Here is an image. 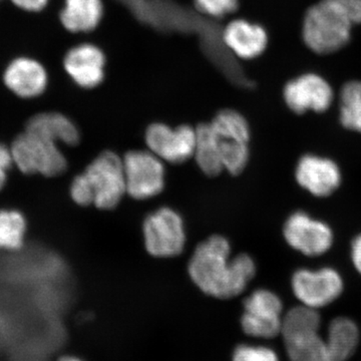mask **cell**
Returning <instances> with one entry per match:
<instances>
[{
    "instance_id": "6",
    "label": "cell",
    "mask_w": 361,
    "mask_h": 361,
    "mask_svg": "<svg viewBox=\"0 0 361 361\" xmlns=\"http://www.w3.org/2000/svg\"><path fill=\"white\" fill-rule=\"evenodd\" d=\"M142 234L146 250L154 257H175L182 253L186 244L184 220L169 207H161L147 216Z\"/></svg>"
},
{
    "instance_id": "13",
    "label": "cell",
    "mask_w": 361,
    "mask_h": 361,
    "mask_svg": "<svg viewBox=\"0 0 361 361\" xmlns=\"http://www.w3.org/2000/svg\"><path fill=\"white\" fill-rule=\"evenodd\" d=\"M63 68L78 87L85 90L97 89L106 80L108 56L99 45L82 42L66 52Z\"/></svg>"
},
{
    "instance_id": "27",
    "label": "cell",
    "mask_w": 361,
    "mask_h": 361,
    "mask_svg": "<svg viewBox=\"0 0 361 361\" xmlns=\"http://www.w3.org/2000/svg\"><path fill=\"white\" fill-rule=\"evenodd\" d=\"M13 161L11 149L0 142V191L4 189L7 182V173L13 167Z\"/></svg>"
},
{
    "instance_id": "14",
    "label": "cell",
    "mask_w": 361,
    "mask_h": 361,
    "mask_svg": "<svg viewBox=\"0 0 361 361\" xmlns=\"http://www.w3.org/2000/svg\"><path fill=\"white\" fill-rule=\"evenodd\" d=\"M221 42L235 58L249 61L264 54L269 35L260 23L247 18H234L223 27Z\"/></svg>"
},
{
    "instance_id": "29",
    "label": "cell",
    "mask_w": 361,
    "mask_h": 361,
    "mask_svg": "<svg viewBox=\"0 0 361 361\" xmlns=\"http://www.w3.org/2000/svg\"><path fill=\"white\" fill-rule=\"evenodd\" d=\"M350 257L355 270L361 275V234L351 242Z\"/></svg>"
},
{
    "instance_id": "23",
    "label": "cell",
    "mask_w": 361,
    "mask_h": 361,
    "mask_svg": "<svg viewBox=\"0 0 361 361\" xmlns=\"http://www.w3.org/2000/svg\"><path fill=\"white\" fill-rule=\"evenodd\" d=\"M25 216L18 210H0V250H20L25 243L26 235Z\"/></svg>"
},
{
    "instance_id": "1",
    "label": "cell",
    "mask_w": 361,
    "mask_h": 361,
    "mask_svg": "<svg viewBox=\"0 0 361 361\" xmlns=\"http://www.w3.org/2000/svg\"><path fill=\"white\" fill-rule=\"evenodd\" d=\"M251 256L239 254L231 258V244L221 235H214L197 247L188 265L192 281L207 295L234 298L243 293L256 275Z\"/></svg>"
},
{
    "instance_id": "26",
    "label": "cell",
    "mask_w": 361,
    "mask_h": 361,
    "mask_svg": "<svg viewBox=\"0 0 361 361\" xmlns=\"http://www.w3.org/2000/svg\"><path fill=\"white\" fill-rule=\"evenodd\" d=\"M70 194L73 201L78 206L92 205V192H90L89 183L82 173L78 175L71 182Z\"/></svg>"
},
{
    "instance_id": "18",
    "label": "cell",
    "mask_w": 361,
    "mask_h": 361,
    "mask_svg": "<svg viewBox=\"0 0 361 361\" xmlns=\"http://www.w3.org/2000/svg\"><path fill=\"white\" fill-rule=\"evenodd\" d=\"M318 331L319 327H306L281 332L291 361H330L326 341Z\"/></svg>"
},
{
    "instance_id": "10",
    "label": "cell",
    "mask_w": 361,
    "mask_h": 361,
    "mask_svg": "<svg viewBox=\"0 0 361 361\" xmlns=\"http://www.w3.org/2000/svg\"><path fill=\"white\" fill-rule=\"evenodd\" d=\"M284 103L297 115L324 113L334 102V87L322 75L316 73H304L291 78L284 85Z\"/></svg>"
},
{
    "instance_id": "28",
    "label": "cell",
    "mask_w": 361,
    "mask_h": 361,
    "mask_svg": "<svg viewBox=\"0 0 361 361\" xmlns=\"http://www.w3.org/2000/svg\"><path fill=\"white\" fill-rule=\"evenodd\" d=\"M11 1L23 11H32V13L42 11L49 4V0H11Z\"/></svg>"
},
{
    "instance_id": "21",
    "label": "cell",
    "mask_w": 361,
    "mask_h": 361,
    "mask_svg": "<svg viewBox=\"0 0 361 361\" xmlns=\"http://www.w3.org/2000/svg\"><path fill=\"white\" fill-rule=\"evenodd\" d=\"M193 158L202 172L209 177H216L224 171L217 141L209 123H202L196 128Z\"/></svg>"
},
{
    "instance_id": "5",
    "label": "cell",
    "mask_w": 361,
    "mask_h": 361,
    "mask_svg": "<svg viewBox=\"0 0 361 361\" xmlns=\"http://www.w3.org/2000/svg\"><path fill=\"white\" fill-rule=\"evenodd\" d=\"M92 195V205L101 210H113L127 194L123 159L115 152L99 154L85 172Z\"/></svg>"
},
{
    "instance_id": "11",
    "label": "cell",
    "mask_w": 361,
    "mask_h": 361,
    "mask_svg": "<svg viewBox=\"0 0 361 361\" xmlns=\"http://www.w3.org/2000/svg\"><path fill=\"white\" fill-rule=\"evenodd\" d=\"M283 236L292 249L308 257L323 255L331 249L334 242L330 226L303 211H297L287 218Z\"/></svg>"
},
{
    "instance_id": "7",
    "label": "cell",
    "mask_w": 361,
    "mask_h": 361,
    "mask_svg": "<svg viewBox=\"0 0 361 361\" xmlns=\"http://www.w3.org/2000/svg\"><path fill=\"white\" fill-rule=\"evenodd\" d=\"M127 194L135 200H148L165 188V166L149 149H134L123 158Z\"/></svg>"
},
{
    "instance_id": "16",
    "label": "cell",
    "mask_w": 361,
    "mask_h": 361,
    "mask_svg": "<svg viewBox=\"0 0 361 361\" xmlns=\"http://www.w3.org/2000/svg\"><path fill=\"white\" fill-rule=\"evenodd\" d=\"M4 80L6 87L23 99L39 97L49 82L44 66L30 58H18L11 61L4 71Z\"/></svg>"
},
{
    "instance_id": "2",
    "label": "cell",
    "mask_w": 361,
    "mask_h": 361,
    "mask_svg": "<svg viewBox=\"0 0 361 361\" xmlns=\"http://www.w3.org/2000/svg\"><path fill=\"white\" fill-rule=\"evenodd\" d=\"M361 25V0H319L307 9L302 39L307 49L326 56L344 49Z\"/></svg>"
},
{
    "instance_id": "22",
    "label": "cell",
    "mask_w": 361,
    "mask_h": 361,
    "mask_svg": "<svg viewBox=\"0 0 361 361\" xmlns=\"http://www.w3.org/2000/svg\"><path fill=\"white\" fill-rule=\"evenodd\" d=\"M339 121L346 130L361 134V80H349L339 92Z\"/></svg>"
},
{
    "instance_id": "17",
    "label": "cell",
    "mask_w": 361,
    "mask_h": 361,
    "mask_svg": "<svg viewBox=\"0 0 361 361\" xmlns=\"http://www.w3.org/2000/svg\"><path fill=\"white\" fill-rule=\"evenodd\" d=\"M104 13L103 0H65L59 20L68 32L90 33L102 25Z\"/></svg>"
},
{
    "instance_id": "8",
    "label": "cell",
    "mask_w": 361,
    "mask_h": 361,
    "mask_svg": "<svg viewBox=\"0 0 361 361\" xmlns=\"http://www.w3.org/2000/svg\"><path fill=\"white\" fill-rule=\"evenodd\" d=\"M291 288L301 305L317 310L334 302L341 295L344 282L341 273L334 268H301L292 275Z\"/></svg>"
},
{
    "instance_id": "20",
    "label": "cell",
    "mask_w": 361,
    "mask_h": 361,
    "mask_svg": "<svg viewBox=\"0 0 361 361\" xmlns=\"http://www.w3.org/2000/svg\"><path fill=\"white\" fill-rule=\"evenodd\" d=\"M330 361H346L355 353L360 330L353 320L346 317H337L329 327V336L325 339Z\"/></svg>"
},
{
    "instance_id": "30",
    "label": "cell",
    "mask_w": 361,
    "mask_h": 361,
    "mask_svg": "<svg viewBox=\"0 0 361 361\" xmlns=\"http://www.w3.org/2000/svg\"><path fill=\"white\" fill-rule=\"evenodd\" d=\"M56 361H85V360H80V358L77 357V356L66 355V356H61V357L59 358V360Z\"/></svg>"
},
{
    "instance_id": "19",
    "label": "cell",
    "mask_w": 361,
    "mask_h": 361,
    "mask_svg": "<svg viewBox=\"0 0 361 361\" xmlns=\"http://www.w3.org/2000/svg\"><path fill=\"white\" fill-rule=\"evenodd\" d=\"M25 130L66 146H75L80 139L77 125L63 114L54 111L33 116L26 123Z\"/></svg>"
},
{
    "instance_id": "24",
    "label": "cell",
    "mask_w": 361,
    "mask_h": 361,
    "mask_svg": "<svg viewBox=\"0 0 361 361\" xmlns=\"http://www.w3.org/2000/svg\"><path fill=\"white\" fill-rule=\"evenodd\" d=\"M198 13L211 18H224L239 9V0H193Z\"/></svg>"
},
{
    "instance_id": "12",
    "label": "cell",
    "mask_w": 361,
    "mask_h": 361,
    "mask_svg": "<svg viewBox=\"0 0 361 361\" xmlns=\"http://www.w3.org/2000/svg\"><path fill=\"white\" fill-rule=\"evenodd\" d=\"M145 142L149 151L161 161L185 163L194 157L196 128L186 123L173 128L165 123H153L145 132Z\"/></svg>"
},
{
    "instance_id": "9",
    "label": "cell",
    "mask_w": 361,
    "mask_h": 361,
    "mask_svg": "<svg viewBox=\"0 0 361 361\" xmlns=\"http://www.w3.org/2000/svg\"><path fill=\"white\" fill-rule=\"evenodd\" d=\"M243 305L241 326L247 336L270 339L281 334L283 304L274 292L258 289L247 297Z\"/></svg>"
},
{
    "instance_id": "3",
    "label": "cell",
    "mask_w": 361,
    "mask_h": 361,
    "mask_svg": "<svg viewBox=\"0 0 361 361\" xmlns=\"http://www.w3.org/2000/svg\"><path fill=\"white\" fill-rule=\"evenodd\" d=\"M209 125L215 135L224 170L231 175H239L246 168L250 157L248 121L239 111L225 109L218 111Z\"/></svg>"
},
{
    "instance_id": "15",
    "label": "cell",
    "mask_w": 361,
    "mask_h": 361,
    "mask_svg": "<svg viewBox=\"0 0 361 361\" xmlns=\"http://www.w3.org/2000/svg\"><path fill=\"white\" fill-rule=\"evenodd\" d=\"M297 184L312 196L324 198L341 185V168L326 157L307 154L299 159L295 168Z\"/></svg>"
},
{
    "instance_id": "4",
    "label": "cell",
    "mask_w": 361,
    "mask_h": 361,
    "mask_svg": "<svg viewBox=\"0 0 361 361\" xmlns=\"http://www.w3.org/2000/svg\"><path fill=\"white\" fill-rule=\"evenodd\" d=\"M11 151L13 165L23 174L56 177L68 167L58 144L27 130L14 140Z\"/></svg>"
},
{
    "instance_id": "25",
    "label": "cell",
    "mask_w": 361,
    "mask_h": 361,
    "mask_svg": "<svg viewBox=\"0 0 361 361\" xmlns=\"http://www.w3.org/2000/svg\"><path fill=\"white\" fill-rule=\"evenodd\" d=\"M232 361H279V358L269 348L241 344L235 349Z\"/></svg>"
}]
</instances>
